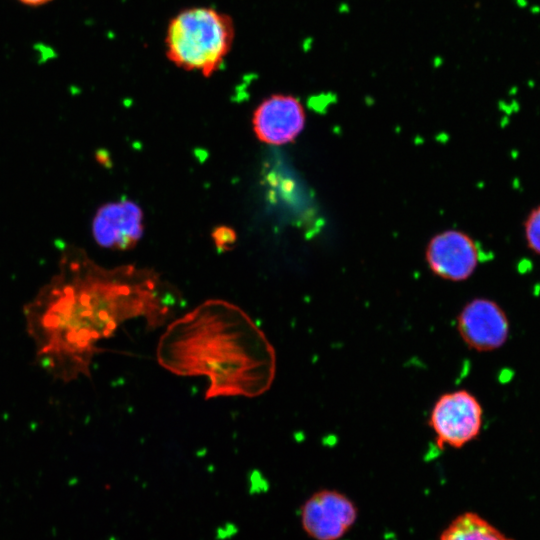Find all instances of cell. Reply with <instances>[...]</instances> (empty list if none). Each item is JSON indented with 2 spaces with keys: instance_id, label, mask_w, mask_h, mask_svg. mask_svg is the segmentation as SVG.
Wrapping results in <instances>:
<instances>
[{
  "instance_id": "1",
  "label": "cell",
  "mask_w": 540,
  "mask_h": 540,
  "mask_svg": "<svg viewBox=\"0 0 540 540\" xmlns=\"http://www.w3.org/2000/svg\"><path fill=\"white\" fill-rule=\"evenodd\" d=\"M178 295L151 271L114 270L64 261L60 272L24 307L38 365L65 383L90 376L99 342L124 322L142 317L148 329L173 318Z\"/></svg>"
},
{
  "instance_id": "2",
  "label": "cell",
  "mask_w": 540,
  "mask_h": 540,
  "mask_svg": "<svg viewBox=\"0 0 540 540\" xmlns=\"http://www.w3.org/2000/svg\"><path fill=\"white\" fill-rule=\"evenodd\" d=\"M156 355L176 375L206 376V399L260 396L276 375V353L265 333L241 308L219 299L172 321Z\"/></svg>"
},
{
  "instance_id": "3",
  "label": "cell",
  "mask_w": 540,
  "mask_h": 540,
  "mask_svg": "<svg viewBox=\"0 0 540 540\" xmlns=\"http://www.w3.org/2000/svg\"><path fill=\"white\" fill-rule=\"evenodd\" d=\"M235 36L232 18L212 7L178 12L167 26L165 49L177 67L210 77L223 64Z\"/></svg>"
},
{
  "instance_id": "4",
  "label": "cell",
  "mask_w": 540,
  "mask_h": 540,
  "mask_svg": "<svg viewBox=\"0 0 540 540\" xmlns=\"http://www.w3.org/2000/svg\"><path fill=\"white\" fill-rule=\"evenodd\" d=\"M483 407L466 389L443 393L433 404L428 418L439 449H459L475 440L483 426Z\"/></svg>"
},
{
  "instance_id": "5",
  "label": "cell",
  "mask_w": 540,
  "mask_h": 540,
  "mask_svg": "<svg viewBox=\"0 0 540 540\" xmlns=\"http://www.w3.org/2000/svg\"><path fill=\"white\" fill-rule=\"evenodd\" d=\"M357 516L354 502L330 489L312 494L300 511L302 528L314 540H339L351 529Z\"/></svg>"
},
{
  "instance_id": "6",
  "label": "cell",
  "mask_w": 540,
  "mask_h": 540,
  "mask_svg": "<svg viewBox=\"0 0 540 540\" xmlns=\"http://www.w3.org/2000/svg\"><path fill=\"white\" fill-rule=\"evenodd\" d=\"M456 327L465 345L476 352H491L508 340L510 323L507 314L495 301L474 298L457 315Z\"/></svg>"
},
{
  "instance_id": "7",
  "label": "cell",
  "mask_w": 540,
  "mask_h": 540,
  "mask_svg": "<svg viewBox=\"0 0 540 540\" xmlns=\"http://www.w3.org/2000/svg\"><path fill=\"white\" fill-rule=\"evenodd\" d=\"M480 257L476 242L467 233L455 229L434 235L425 250V260L431 272L452 282L470 278Z\"/></svg>"
},
{
  "instance_id": "8",
  "label": "cell",
  "mask_w": 540,
  "mask_h": 540,
  "mask_svg": "<svg viewBox=\"0 0 540 540\" xmlns=\"http://www.w3.org/2000/svg\"><path fill=\"white\" fill-rule=\"evenodd\" d=\"M257 138L266 144L284 145L293 142L303 131L306 113L296 97L274 94L264 99L253 114Z\"/></svg>"
},
{
  "instance_id": "9",
  "label": "cell",
  "mask_w": 540,
  "mask_h": 540,
  "mask_svg": "<svg viewBox=\"0 0 540 540\" xmlns=\"http://www.w3.org/2000/svg\"><path fill=\"white\" fill-rule=\"evenodd\" d=\"M92 231L97 243L105 248L131 249L143 235V212L130 200L105 204L94 217Z\"/></svg>"
},
{
  "instance_id": "10",
  "label": "cell",
  "mask_w": 540,
  "mask_h": 540,
  "mask_svg": "<svg viewBox=\"0 0 540 540\" xmlns=\"http://www.w3.org/2000/svg\"><path fill=\"white\" fill-rule=\"evenodd\" d=\"M440 540H512L479 515L466 512L442 532Z\"/></svg>"
},
{
  "instance_id": "11",
  "label": "cell",
  "mask_w": 540,
  "mask_h": 540,
  "mask_svg": "<svg viewBox=\"0 0 540 540\" xmlns=\"http://www.w3.org/2000/svg\"><path fill=\"white\" fill-rule=\"evenodd\" d=\"M524 234L529 249L540 255V205L527 216L524 223Z\"/></svg>"
},
{
  "instance_id": "12",
  "label": "cell",
  "mask_w": 540,
  "mask_h": 540,
  "mask_svg": "<svg viewBox=\"0 0 540 540\" xmlns=\"http://www.w3.org/2000/svg\"><path fill=\"white\" fill-rule=\"evenodd\" d=\"M212 236L217 248L223 251L230 248L236 240L234 231L225 226L218 227Z\"/></svg>"
},
{
  "instance_id": "13",
  "label": "cell",
  "mask_w": 540,
  "mask_h": 540,
  "mask_svg": "<svg viewBox=\"0 0 540 540\" xmlns=\"http://www.w3.org/2000/svg\"><path fill=\"white\" fill-rule=\"evenodd\" d=\"M20 2L24 3V4H27V5H41V4H44L46 2H48L49 0H19Z\"/></svg>"
}]
</instances>
